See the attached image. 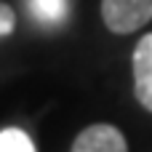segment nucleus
<instances>
[{"label": "nucleus", "instance_id": "obj_5", "mask_svg": "<svg viewBox=\"0 0 152 152\" xmlns=\"http://www.w3.org/2000/svg\"><path fill=\"white\" fill-rule=\"evenodd\" d=\"M0 152H35V144L24 131L5 128L0 131Z\"/></svg>", "mask_w": 152, "mask_h": 152}, {"label": "nucleus", "instance_id": "obj_1", "mask_svg": "<svg viewBox=\"0 0 152 152\" xmlns=\"http://www.w3.org/2000/svg\"><path fill=\"white\" fill-rule=\"evenodd\" d=\"M102 19L110 32L128 35L152 19V0H102Z\"/></svg>", "mask_w": 152, "mask_h": 152}, {"label": "nucleus", "instance_id": "obj_6", "mask_svg": "<svg viewBox=\"0 0 152 152\" xmlns=\"http://www.w3.org/2000/svg\"><path fill=\"white\" fill-rule=\"evenodd\" d=\"M13 27H16V13H13V8H11L8 3L0 0V37L11 35Z\"/></svg>", "mask_w": 152, "mask_h": 152}, {"label": "nucleus", "instance_id": "obj_2", "mask_svg": "<svg viewBox=\"0 0 152 152\" xmlns=\"http://www.w3.org/2000/svg\"><path fill=\"white\" fill-rule=\"evenodd\" d=\"M72 152H128L126 136L110 123H94L77 134Z\"/></svg>", "mask_w": 152, "mask_h": 152}, {"label": "nucleus", "instance_id": "obj_3", "mask_svg": "<svg viewBox=\"0 0 152 152\" xmlns=\"http://www.w3.org/2000/svg\"><path fill=\"white\" fill-rule=\"evenodd\" d=\"M134 91L139 104L152 112V35L142 37L134 51Z\"/></svg>", "mask_w": 152, "mask_h": 152}, {"label": "nucleus", "instance_id": "obj_4", "mask_svg": "<svg viewBox=\"0 0 152 152\" xmlns=\"http://www.w3.org/2000/svg\"><path fill=\"white\" fill-rule=\"evenodd\" d=\"M29 3V11L37 21L43 24H59L64 21L67 16V8H69V0H27Z\"/></svg>", "mask_w": 152, "mask_h": 152}]
</instances>
